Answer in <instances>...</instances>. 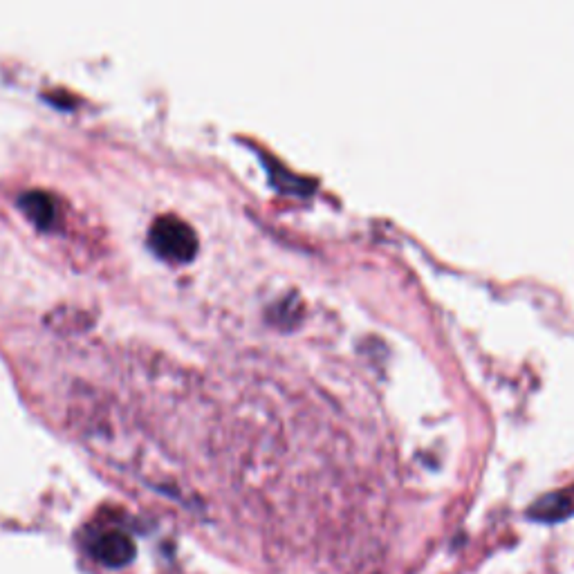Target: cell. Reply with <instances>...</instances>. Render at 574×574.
Masks as SVG:
<instances>
[{"label":"cell","mask_w":574,"mask_h":574,"mask_svg":"<svg viewBox=\"0 0 574 574\" xmlns=\"http://www.w3.org/2000/svg\"><path fill=\"white\" fill-rule=\"evenodd\" d=\"M153 252L171 263H187L198 249V236L187 222L178 216H160L148 234Z\"/></svg>","instance_id":"1"},{"label":"cell","mask_w":574,"mask_h":574,"mask_svg":"<svg viewBox=\"0 0 574 574\" xmlns=\"http://www.w3.org/2000/svg\"><path fill=\"white\" fill-rule=\"evenodd\" d=\"M90 557L104 563L108 568H124L135 559V543L131 536L122 530H104L92 534L88 541Z\"/></svg>","instance_id":"2"},{"label":"cell","mask_w":574,"mask_h":574,"mask_svg":"<svg viewBox=\"0 0 574 574\" xmlns=\"http://www.w3.org/2000/svg\"><path fill=\"white\" fill-rule=\"evenodd\" d=\"M21 209L36 227L50 229L59 218V207L50 193L45 191H30L21 198Z\"/></svg>","instance_id":"3"}]
</instances>
